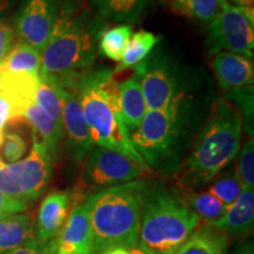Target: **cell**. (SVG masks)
I'll use <instances>...</instances> for the list:
<instances>
[{
	"mask_svg": "<svg viewBox=\"0 0 254 254\" xmlns=\"http://www.w3.org/2000/svg\"><path fill=\"white\" fill-rule=\"evenodd\" d=\"M101 68L94 67L72 92L80 103L92 140L94 145L116 151L131 159L145 172H151L132 144L123 114L112 109L101 91Z\"/></svg>",
	"mask_w": 254,
	"mask_h": 254,
	"instance_id": "cell-7",
	"label": "cell"
},
{
	"mask_svg": "<svg viewBox=\"0 0 254 254\" xmlns=\"http://www.w3.org/2000/svg\"><path fill=\"white\" fill-rule=\"evenodd\" d=\"M233 254H254L253 243H246L241 245Z\"/></svg>",
	"mask_w": 254,
	"mask_h": 254,
	"instance_id": "cell-39",
	"label": "cell"
},
{
	"mask_svg": "<svg viewBox=\"0 0 254 254\" xmlns=\"http://www.w3.org/2000/svg\"><path fill=\"white\" fill-rule=\"evenodd\" d=\"M28 209V205L23 201L4 194L0 190V219L7 218L9 215L24 213Z\"/></svg>",
	"mask_w": 254,
	"mask_h": 254,
	"instance_id": "cell-33",
	"label": "cell"
},
{
	"mask_svg": "<svg viewBox=\"0 0 254 254\" xmlns=\"http://www.w3.org/2000/svg\"><path fill=\"white\" fill-rule=\"evenodd\" d=\"M173 13L200 23H211L221 11L217 0H165Z\"/></svg>",
	"mask_w": 254,
	"mask_h": 254,
	"instance_id": "cell-24",
	"label": "cell"
},
{
	"mask_svg": "<svg viewBox=\"0 0 254 254\" xmlns=\"http://www.w3.org/2000/svg\"><path fill=\"white\" fill-rule=\"evenodd\" d=\"M107 21L78 0H60L52 33L40 55L39 78L72 92L94 68L98 43Z\"/></svg>",
	"mask_w": 254,
	"mask_h": 254,
	"instance_id": "cell-1",
	"label": "cell"
},
{
	"mask_svg": "<svg viewBox=\"0 0 254 254\" xmlns=\"http://www.w3.org/2000/svg\"><path fill=\"white\" fill-rule=\"evenodd\" d=\"M27 141L25 136L17 131L5 129L0 146V158L6 164L17 163L27 153Z\"/></svg>",
	"mask_w": 254,
	"mask_h": 254,
	"instance_id": "cell-30",
	"label": "cell"
},
{
	"mask_svg": "<svg viewBox=\"0 0 254 254\" xmlns=\"http://www.w3.org/2000/svg\"><path fill=\"white\" fill-rule=\"evenodd\" d=\"M73 200L71 190H53L41 201L38 209L34 238L41 244L58 238L60 231L65 225Z\"/></svg>",
	"mask_w": 254,
	"mask_h": 254,
	"instance_id": "cell-13",
	"label": "cell"
},
{
	"mask_svg": "<svg viewBox=\"0 0 254 254\" xmlns=\"http://www.w3.org/2000/svg\"><path fill=\"white\" fill-rule=\"evenodd\" d=\"M159 40L160 37L145 30L132 33L123 58L118 66L113 69V73H120L125 69L135 67L138 64L144 62L151 55L152 51L159 45Z\"/></svg>",
	"mask_w": 254,
	"mask_h": 254,
	"instance_id": "cell-22",
	"label": "cell"
},
{
	"mask_svg": "<svg viewBox=\"0 0 254 254\" xmlns=\"http://www.w3.org/2000/svg\"><path fill=\"white\" fill-rule=\"evenodd\" d=\"M217 1H218V4L221 6V8L226 7V6L230 5V4H228V2H227V0H217Z\"/></svg>",
	"mask_w": 254,
	"mask_h": 254,
	"instance_id": "cell-42",
	"label": "cell"
},
{
	"mask_svg": "<svg viewBox=\"0 0 254 254\" xmlns=\"http://www.w3.org/2000/svg\"><path fill=\"white\" fill-rule=\"evenodd\" d=\"M34 101L59 126L63 127V104L58 88L40 79Z\"/></svg>",
	"mask_w": 254,
	"mask_h": 254,
	"instance_id": "cell-29",
	"label": "cell"
},
{
	"mask_svg": "<svg viewBox=\"0 0 254 254\" xmlns=\"http://www.w3.org/2000/svg\"><path fill=\"white\" fill-rule=\"evenodd\" d=\"M209 225L228 238H240L252 233L254 226L253 190L243 189L236 201L227 206L225 213L218 220L209 222Z\"/></svg>",
	"mask_w": 254,
	"mask_h": 254,
	"instance_id": "cell-16",
	"label": "cell"
},
{
	"mask_svg": "<svg viewBox=\"0 0 254 254\" xmlns=\"http://www.w3.org/2000/svg\"><path fill=\"white\" fill-rule=\"evenodd\" d=\"M100 254H129V251L126 249H122V247H116V249L104 251Z\"/></svg>",
	"mask_w": 254,
	"mask_h": 254,
	"instance_id": "cell-41",
	"label": "cell"
},
{
	"mask_svg": "<svg viewBox=\"0 0 254 254\" xmlns=\"http://www.w3.org/2000/svg\"><path fill=\"white\" fill-rule=\"evenodd\" d=\"M243 136L239 111L225 99L211 105L180 170L178 182L185 190L208 186L238 157Z\"/></svg>",
	"mask_w": 254,
	"mask_h": 254,
	"instance_id": "cell-2",
	"label": "cell"
},
{
	"mask_svg": "<svg viewBox=\"0 0 254 254\" xmlns=\"http://www.w3.org/2000/svg\"><path fill=\"white\" fill-rule=\"evenodd\" d=\"M211 105L206 101L167 112L147 110L129 138L150 171L163 176L178 173Z\"/></svg>",
	"mask_w": 254,
	"mask_h": 254,
	"instance_id": "cell-3",
	"label": "cell"
},
{
	"mask_svg": "<svg viewBox=\"0 0 254 254\" xmlns=\"http://www.w3.org/2000/svg\"><path fill=\"white\" fill-rule=\"evenodd\" d=\"M131 25H118L106 28L99 38L98 53L106 57L107 59L119 63L125 52L129 38L132 36Z\"/></svg>",
	"mask_w": 254,
	"mask_h": 254,
	"instance_id": "cell-26",
	"label": "cell"
},
{
	"mask_svg": "<svg viewBox=\"0 0 254 254\" xmlns=\"http://www.w3.org/2000/svg\"><path fill=\"white\" fill-rule=\"evenodd\" d=\"M148 111H174L189 105L212 101L201 73L176 58L163 47L152 51L135 66Z\"/></svg>",
	"mask_w": 254,
	"mask_h": 254,
	"instance_id": "cell-5",
	"label": "cell"
},
{
	"mask_svg": "<svg viewBox=\"0 0 254 254\" xmlns=\"http://www.w3.org/2000/svg\"><path fill=\"white\" fill-rule=\"evenodd\" d=\"M40 53L23 41L17 40L5 59L0 63L2 73H32L39 75Z\"/></svg>",
	"mask_w": 254,
	"mask_h": 254,
	"instance_id": "cell-23",
	"label": "cell"
},
{
	"mask_svg": "<svg viewBox=\"0 0 254 254\" xmlns=\"http://www.w3.org/2000/svg\"><path fill=\"white\" fill-rule=\"evenodd\" d=\"M208 56L222 51L253 58L254 8L228 5L209 23L206 38Z\"/></svg>",
	"mask_w": 254,
	"mask_h": 254,
	"instance_id": "cell-10",
	"label": "cell"
},
{
	"mask_svg": "<svg viewBox=\"0 0 254 254\" xmlns=\"http://www.w3.org/2000/svg\"><path fill=\"white\" fill-rule=\"evenodd\" d=\"M58 88V87H57ZM59 90L63 104V128L65 148L72 163H84L94 142L88 131L84 114L77 95L65 90Z\"/></svg>",
	"mask_w": 254,
	"mask_h": 254,
	"instance_id": "cell-12",
	"label": "cell"
},
{
	"mask_svg": "<svg viewBox=\"0 0 254 254\" xmlns=\"http://www.w3.org/2000/svg\"><path fill=\"white\" fill-rule=\"evenodd\" d=\"M60 0H21L13 18L17 40L43 52L59 13Z\"/></svg>",
	"mask_w": 254,
	"mask_h": 254,
	"instance_id": "cell-11",
	"label": "cell"
},
{
	"mask_svg": "<svg viewBox=\"0 0 254 254\" xmlns=\"http://www.w3.org/2000/svg\"><path fill=\"white\" fill-rule=\"evenodd\" d=\"M20 1L21 0H0V18H5V15Z\"/></svg>",
	"mask_w": 254,
	"mask_h": 254,
	"instance_id": "cell-36",
	"label": "cell"
},
{
	"mask_svg": "<svg viewBox=\"0 0 254 254\" xmlns=\"http://www.w3.org/2000/svg\"><path fill=\"white\" fill-rule=\"evenodd\" d=\"M57 254H65V253H62V252H57Z\"/></svg>",
	"mask_w": 254,
	"mask_h": 254,
	"instance_id": "cell-43",
	"label": "cell"
},
{
	"mask_svg": "<svg viewBox=\"0 0 254 254\" xmlns=\"http://www.w3.org/2000/svg\"><path fill=\"white\" fill-rule=\"evenodd\" d=\"M58 252L65 254H94L93 232L84 201L69 211L58 238Z\"/></svg>",
	"mask_w": 254,
	"mask_h": 254,
	"instance_id": "cell-14",
	"label": "cell"
},
{
	"mask_svg": "<svg viewBox=\"0 0 254 254\" xmlns=\"http://www.w3.org/2000/svg\"><path fill=\"white\" fill-rule=\"evenodd\" d=\"M120 104H122L123 120L129 136L140 127L147 106H146L144 94L141 90L140 75L138 72L133 73L131 77L125 79L119 84Z\"/></svg>",
	"mask_w": 254,
	"mask_h": 254,
	"instance_id": "cell-18",
	"label": "cell"
},
{
	"mask_svg": "<svg viewBox=\"0 0 254 254\" xmlns=\"http://www.w3.org/2000/svg\"><path fill=\"white\" fill-rule=\"evenodd\" d=\"M9 119H11V106L8 101L0 94V146H1L6 125Z\"/></svg>",
	"mask_w": 254,
	"mask_h": 254,
	"instance_id": "cell-34",
	"label": "cell"
},
{
	"mask_svg": "<svg viewBox=\"0 0 254 254\" xmlns=\"http://www.w3.org/2000/svg\"><path fill=\"white\" fill-rule=\"evenodd\" d=\"M206 190H208L226 207L233 204L243 190V185L236 172V168L221 171L214 178L213 182L209 184Z\"/></svg>",
	"mask_w": 254,
	"mask_h": 254,
	"instance_id": "cell-27",
	"label": "cell"
},
{
	"mask_svg": "<svg viewBox=\"0 0 254 254\" xmlns=\"http://www.w3.org/2000/svg\"><path fill=\"white\" fill-rule=\"evenodd\" d=\"M253 85H250V86L226 92V99H225L239 111L241 118H243V127L246 128L250 138H253Z\"/></svg>",
	"mask_w": 254,
	"mask_h": 254,
	"instance_id": "cell-28",
	"label": "cell"
},
{
	"mask_svg": "<svg viewBox=\"0 0 254 254\" xmlns=\"http://www.w3.org/2000/svg\"><path fill=\"white\" fill-rule=\"evenodd\" d=\"M44 245L45 244H41L36 238H33V239L28 240L21 246H19L18 249L12 251L9 254H41L44 250Z\"/></svg>",
	"mask_w": 254,
	"mask_h": 254,
	"instance_id": "cell-35",
	"label": "cell"
},
{
	"mask_svg": "<svg viewBox=\"0 0 254 254\" xmlns=\"http://www.w3.org/2000/svg\"><path fill=\"white\" fill-rule=\"evenodd\" d=\"M14 28L7 19L0 18V63L14 46Z\"/></svg>",
	"mask_w": 254,
	"mask_h": 254,
	"instance_id": "cell-32",
	"label": "cell"
},
{
	"mask_svg": "<svg viewBox=\"0 0 254 254\" xmlns=\"http://www.w3.org/2000/svg\"><path fill=\"white\" fill-rule=\"evenodd\" d=\"M182 195L190 211L208 224L218 220L226 211V206L208 190H183Z\"/></svg>",
	"mask_w": 254,
	"mask_h": 254,
	"instance_id": "cell-25",
	"label": "cell"
},
{
	"mask_svg": "<svg viewBox=\"0 0 254 254\" xmlns=\"http://www.w3.org/2000/svg\"><path fill=\"white\" fill-rule=\"evenodd\" d=\"M34 238V222L31 214L18 213L0 219V254H9Z\"/></svg>",
	"mask_w": 254,
	"mask_h": 254,
	"instance_id": "cell-21",
	"label": "cell"
},
{
	"mask_svg": "<svg viewBox=\"0 0 254 254\" xmlns=\"http://www.w3.org/2000/svg\"><path fill=\"white\" fill-rule=\"evenodd\" d=\"M230 238L206 222L198 226L174 254H228Z\"/></svg>",
	"mask_w": 254,
	"mask_h": 254,
	"instance_id": "cell-20",
	"label": "cell"
},
{
	"mask_svg": "<svg viewBox=\"0 0 254 254\" xmlns=\"http://www.w3.org/2000/svg\"><path fill=\"white\" fill-rule=\"evenodd\" d=\"M212 66L222 91L230 92L253 85L254 65L252 59L222 51L213 56Z\"/></svg>",
	"mask_w": 254,
	"mask_h": 254,
	"instance_id": "cell-15",
	"label": "cell"
},
{
	"mask_svg": "<svg viewBox=\"0 0 254 254\" xmlns=\"http://www.w3.org/2000/svg\"><path fill=\"white\" fill-rule=\"evenodd\" d=\"M129 254H153L151 251H148L147 249H145L144 246H141L140 244H138L135 247L129 251Z\"/></svg>",
	"mask_w": 254,
	"mask_h": 254,
	"instance_id": "cell-40",
	"label": "cell"
},
{
	"mask_svg": "<svg viewBox=\"0 0 254 254\" xmlns=\"http://www.w3.org/2000/svg\"><path fill=\"white\" fill-rule=\"evenodd\" d=\"M57 252H58V241H57L56 238V239L51 240L44 245V250L41 254H57Z\"/></svg>",
	"mask_w": 254,
	"mask_h": 254,
	"instance_id": "cell-37",
	"label": "cell"
},
{
	"mask_svg": "<svg viewBox=\"0 0 254 254\" xmlns=\"http://www.w3.org/2000/svg\"><path fill=\"white\" fill-rule=\"evenodd\" d=\"M199 224L182 192L161 180L150 182L139 230L141 246L153 254H174Z\"/></svg>",
	"mask_w": 254,
	"mask_h": 254,
	"instance_id": "cell-6",
	"label": "cell"
},
{
	"mask_svg": "<svg viewBox=\"0 0 254 254\" xmlns=\"http://www.w3.org/2000/svg\"><path fill=\"white\" fill-rule=\"evenodd\" d=\"M227 2L236 7H253L254 0H227Z\"/></svg>",
	"mask_w": 254,
	"mask_h": 254,
	"instance_id": "cell-38",
	"label": "cell"
},
{
	"mask_svg": "<svg viewBox=\"0 0 254 254\" xmlns=\"http://www.w3.org/2000/svg\"><path fill=\"white\" fill-rule=\"evenodd\" d=\"M147 172L136 165L131 159L118 152L109 150L94 145L85 159L84 168L81 172V183L84 190L79 193L73 192L74 204H78L80 199L87 198L97 190L109 189V187L123 185L141 179Z\"/></svg>",
	"mask_w": 254,
	"mask_h": 254,
	"instance_id": "cell-9",
	"label": "cell"
},
{
	"mask_svg": "<svg viewBox=\"0 0 254 254\" xmlns=\"http://www.w3.org/2000/svg\"><path fill=\"white\" fill-rule=\"evenodd\" d=\"M148 186L150 182L141 178L97 190L84 200L93 232L94 254L116 247L131 251L138 245Z\"/></svg>",
	"mask_w": 254,
	"mask_h": 254,
	"instance_id": "cell-4",
	"label": "cell"
},
{
	"mask_svg": "<svg viewBox=\"0 0 254 254\" xmlns=\"http://www.w3.org/2000/svg\"><path fill=\"white\" fill-rule=\"evenodd\" d=\"M236 172L239 177L243 189L253 190L254 187V141L249 139L241 148Z\"/></svg>",
	"mask_w": 254,
	"mask_h": 254,
	"instance_id": "cell-31",
	"label": "cell"
},
{
	"mask_svg": "<svg viewBox=\"0 0 254 254\" xmlns=\"http://www.w3.org/2000/svg\"><path fill=\"white\" fill-rule=\"evenodd\" d=\"M53 165L55 159L46 146L33 138L27 157L12 164L4 163L0 158V190L30 206L49 185Z\"/></svg>",
	"mask_w": 254,
	"mask_h": 254,
	"instance_id": "cell-8",
	"label": "cell"
},
{
	"mask_svg": "<svg viewBox=\"0 0 254 254\" xmlns=\"http://www.w3.org/2000/svg\"><path fill=\"white\" fill-rule=\"evenodd\" d=\"M23 119L32 128V136L46 146V148L55 159L58 160L60 145L64 139V128L47 114L36 101L28 105L24 111Z\"/></svg>",
	"mask_w": 254,
	"mask_h": 254,
	"instance_id": "cell-17",
	"label": "cell"
},
{
	"mask_svg": "<svg viewBox=\"0 0 254 254\" xmlns=\"http://www.w3.org/2000/svg\"><path fill=\"white\" fill-rule=\"evenodd\" d=\"M90 4L92 11L105 21L132 26L145 14L151 0H90Z\"/></svg>",
	"mask_w": 254,
	"mask_h": 254,
	"instance_id": "cell-19",
	"label": "cell"
}]
</instances>
